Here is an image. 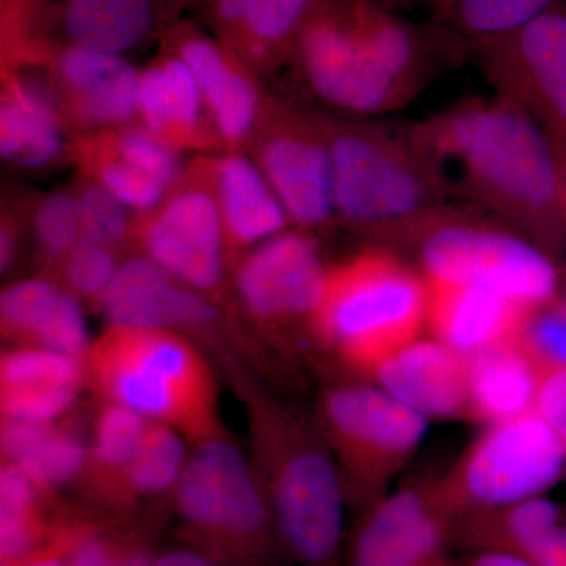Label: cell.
<instances>
[{
  "instance_id": "6da1fadb",
  "label": "cell",
  "mask_w": 566,
  "mask_h": 566,
  "mask_svg": "<svg viewBox=\"0 0 566 566\" xmlns=\"http://www.w3.org/2000/svg\"><path fill=\"white\" fill-rule=\"evenodd\" d=\"M452 196L549 253L566 256L565 170L538 123L501 96L411 126Z\"/></svg>"
},
{
  "instance_id": "7c38bea8",
  "label": "cell",
  "mask_w": 566,
  "mask_h": 566,
  "mask_svg": "<svg viewBox=\"0 0 566 566\" xmlns=\"http://www.w3.org/2000/svg\"><path fill=\"white\" fill-rule=\"evenodd\" d=\"M455 532L439 480L409 483L363 509L345 566H433Z\"/></svg>"
},
{
  "instance_id": "8d00e7d4",
  "label": "cell",
  "mask_w": 566,
  "mask_h": 566,
  "mask_svg": "<svg viewBox=\"0 0 566 566\" xmlns=\"http://www.w3.org/2000/svg\"><path fill=\"white\" fill-rule=\"evenodd\" d=\"M36 240L52 256H69L82 240L80 200L55 192L43 200L33 221Z\"/></svg>"
},
{
  "instance_id": "9a60e30c",
  "label": "cell",
  "mask_w": 566,
  "mask_h": 566,
  "mask_svg": "<svg viewBox=\"0 0 566 566\" xmlns=\"http://www.w3.org/2000/svg\"><path fill=\"white\" fill-rule=\"evenodd\" d=\"M223 222L218 199L202 189L174 196L145 226L150 260L196 292L218 289L223 270Z\"/></svg>"
},
{
  "instance_id": "f6af8a7d",
  "label": "cell",
  "mask_w": 566,
  "mask_h": 566,
  "mask_svg": "<svg viewBox=\"0 0 566 566\" xmlns=\"http://www.w3.org/2000/svg\"><path fill=\"white\" fill-rule=\"evenodd\" d=\"M465 566H536L524 554L501 549L474 551Z\"/></svg>"
},
{
  "instance_id": "8992f818",
  "label": "cell",
  "mask_w": 566,
  "mask_h": 566,
  "mask_svg": "<svg viewBox=\"0 0 566 566\" xmlns=\"http://www.w3.org/2000/svg\"><path fill=\"white\" fill-rule=\"evenodd\" d=\"M428 282L401 253L376 248L329 268L312 338L348 370L370 376L390 354L422 337Z\"/></svg>"
},
{
  "instance_id": "4dcf8cb0",
  "label": "cell",
  "mask_w": 566,
  "mask_h": 566,
  "mask_svg": "<svg viewBox=\"0 0 566 566\" xmlns=\"http://www.w3.org/2000/svg\"><path fill=\"white\" fill-rule=\"evenodd\" d=\"M150 420L125 406L106 403L95 420L92 452L93 474L99 482L103 497L112 502L122 475L139 452Z\"/></svg>"
},
{
  "instance_id": "9c48e42d",
  "label": "cell",
  "mask_w": 566,
  "mask_h": 566,
  "mask_svg": "<svg viewBox=\"0 0 566 566\" xmlns=\"http://www.w3.org/2000/svg\"><path fill=\"white\" fill-rule=\"evenodd\" d=\"M315 420L340 469L348 502L360 510L389 491L428 428L424 417L374 381L326 387Z\"/></svg>"
},
{
  "instance_id": "277c9868",
  "label": "cell",
  "mask_w": 566,
  "mask_h": 566,
  "mask_svg": "<svg viewBox=\"0 0 566 566\" xmlns=\"http://www.w3.org/2000/svg\"><path fill=\"white\" fill-rule=\"evenodd\" d=\"M252 430L282 551L297 566H342L348 497L315 417L259 397Z\"/></svg>"
},
{
  "instance_id": "52a82bcc",
  "label": "cell",
  "mask_w": 566,
  "mask_h": 566,
  "mask_svg": "<svg viewBox=\"0 0 566 566\" xmlns=\"http://www.w3.org/2000/svg\"><path fill=\"white\" fill-rule=\"evenodd\" d=\"M175 504L188 546L221 566H264L282 549L262 479L223 436L188 457Z\"/></svg>"
},
{
  "instance_id": "44dd1931",
  "label": "cell",
  "mask_w": 566,
  "mask_h": 566,
  "mask_svg": "<svg viewBox=\"0 0 566 566\" xmlns=\"http://www.w3.org/2000/svg\"><path fill=\"white\" fill-rule=\"evenodd\" d=\"M57 73L82 120L120 125L137 114L140 74L122 54L73 44L59 55Z\"/></svg>"
},
{
  "instance_id": "d4e9b609",
  "label": "cell",
  "mask_w": 566,
  "mask_h": 566,
  "mask_svg": "<svg viewBox=\"0 0 566 566\" xmlns=\"http://www.w3.org/2000/svg\"><path fill=\"white\" fill-rule=\"evenodd\" d=\"M202 103L199 84L181 57L140 73L137 114L145 129L170 144L196 133L202 118Z\"/></svg>"
},
{
  "instance_id": "7402d4cb",
  "label": "cell",
  "mask_w": 566,
  "mask_h": 566,
  "mask_svg": "<svg viewBox=\"0 0 566 566\" xmlns=\"http://www.w3.org/2000/svg\"><path fill=\"white\" fill-rule=\"evenodd\" d=\"M214 178L223 230L233 243L262 244L285 230L289 214L262 167L230 155L218 163Z\"/></svg>"
},
{
  "instance_id": "d6a6232c",
  "label": "cell",
  "mask_w": 566,
  "mask_h": 566,
  "mask_svg": "<svg viewBox=\"0 0 566 566\" xmlns=\"http://www.w3.org/2000/svg\"><path fill=\"white\" fill-rule=\"evenodd\" d=\"M61 290L43 279H29L9 286L0 297V322L3 335L29 342L40 329Z\"/></svg>"
},
{
  "instance_id": "30bf717a",
  "label": "cell",
  "mask_w": 566,
  "mask_h": 566,
  "mask_svg": "<svg viewBox=\"0 0 566 566\" xmlns=\"http://www.w3.org/2000/svg\"><path fill=\"white\" fill-rule=\"evenodd\" d=\"M566 472V449L536 411L491 424L439 480L457 524L546 495Z\"/></svg>"
},
{
  "instance_id": "b9f144b4",
  "label": "cell",
  "mask_w": 566,
  "mask_h": 566,
  "mask_svg": "<svg viewBox=\"0 0 566 566\" xmlns=\"http://www.w3.org/2000/svg\"><path fill=\"white\" fill-rule=\"evenodd\" d=\"M524 556L536 566H566V520L543 536Z\"/></svg>"
},
{
  "instance_id": "2e32d148",
  "label": "cell",
  "mask_w": 566,
  "mask_h": 566,
  "mask_svg": "<svg viewBox=\"0 0 566 566\" xmlns=\"http://www.w3.org/2000/svg\"><path fill=\"white\" fill-rule=\"evenodd\" d=\"M370 379L427 420L468 419V357L431 335L390 354Z\"/></svg>"
},
{
  "instance_id": "f5cc1de1",
  "label": "cell",
  "mask_w": 566,
  "mask_h": 566,
  "mask_svg": "<svg viewBox=\"0 0 566 566\" xmlns=\"http://www.w3.org/2000/svg\"><path fill=\"white\" fill-rule=\"evenodd\" d=\"M565 182H566V167H565Z\"/></svg>"
},
{
  "instance_id": "d6986e66",
  "label": "cell",
  "mask_w": 566,
  "mask_h": 566,
  "mask_svg": "<svg viewBox=\"0 0 566 566\" xmlns=\"http://www.w3.org/2000/svg\"><path fill=\"white\" fill-rule=\"evenodd\" d=\"M84 360L28 346L3 354L0 363V406L6 420L52 423L76 400Z\"/></svg>"
},
{
  "instance_id": "5bb4252c",
  "label": "cell",
  "mask_w": 566,
  "mask_h": 566,
  "mask_svg": "<svg viewBox=\"0 0 566 566\" xmlns=\"http://www.w3.org/2000/svg\"><path fill=\"white\" fill-rule=\"evenodd\" d=\"M260 167L301 230H322L337 218L327 126L282 118L263 142Z\"/></svg>"
},
{
  "instance_id": "f907efd6",
  "label": "cell",
  "mask_w": 566,
  "mask_h": 566,
  "mask_svg": "<svg viewBox=\"0 0 566 566\" xmlns=\"http://www.w3.org/2000/svg\"><path fill=\"white\" fill-rule=\"evenodd\" d=\"M433 566H449V565H446V564H442V562H439V564H436Z\"/></svg>"
},
{
  "instance_id": "5b68a950",
  "label": "cell",
  "mask_w": 566,
  "mask_h": 566,
  "mask_svg": "<svg viewBox=\"0 0 566 566\" xmlns=\"http://www.w3.org/2000/svg\"><path fill=\"white\" fill-rule=\"evenodd\" d=\"M85 371L106 403L133 409L196 444L223 436L211 368L177 331L109 324L91 345Z\"/></svg>"
},
{
  "instance_id": "e575fe53",
  "label": "cell",
  "mask_w": 566,
  "mask_h": 566,
  "mask_svg": "<svg viewBox=\"0 0 566 566\" xmlns=\"http://www.w3.org/2000/svg\"><path fill=\"white\" fill-rule=\"evenodd\" d=\"M31 344L85 363L92 344H88L87 327L76 294L61 290L54 307L33 335Z\"/></svg>"
},
{
  "instance_id": "7bdbcfd3",
  "label": "cell",
  "mask_w": 566,
  "mask_h": 566,
  "mask_svg": "<svg viewBox=\"0 0 566 566\" xmlns=\"http://www.w3.org/2000/svg\"><path fill=\"white\" fill-rule=\"evenodd\" d=\"M0 566H69L66 564L65 553L57 534H52L50 542L33 551L28 556L13 558V560H3Z\"/></svg>"
},
{
  "instance_id": "ac0fdd59",
  "label": "cell",
  "mask_w": 566,
  "mask_h": 566,
  "mask_svg": "<svg viewBox=\"0 0 566 566\" xmlns=\"http://www.w3.org/2000/svg\"><path fill=\"white\" fill-rule=\"evenodd\" d=\"M427 282V331L463 357L516 338L532 311L480 286Z\"/></svg>"
},
{
  "instance_id": "f546056e",
  "label": "cell",
  "mask_w": 566,
  "mask_h": 566,
  "mask_svg": "<svg viewBox=\"0 0 566 566\" xmlns=\"http://www.w3.org/2000/svg\"><path fill=\"white\" fill-rule=\"evenodd\" d=\"M186 461L182 434L166 424L151 422L139 452L122 475L112 504L123 509L136 499L175 491Z\"/></svg>"
},
{
  "instance_id": "74e56055",
  "label": "cell",
  "mask_w": 566,
  "mask_h": 566,
  "mask_svg": "<svg viewBox=\"0 0 566 566\" xmlns=\"http://www.w3.org/2000/svg\"><path fill=\"white\" fill-rule=\"evenodd\" d=\"M114 150L125 161L169 189L180 174V159L172 144L148 129L132 128L118 134Z\"/></svg>"
},
{
  "instance_id": "7a4b0ae2",
  "label": "cell",
  "mask_w": 566,
  "mask_h": 566,
  "mask_svg": "<svg viewBox=\"0 0 566 566\" xmlns=\"http://www.w3.org/2000/svg\"><path fill=\"white\" fill-rule=\"evenodd\" d=\"M294 52L322 102L378 117L408 106L465 48L449 25L417 24L378 0H323Z\"/></svg>"
},
{
  "instance_id": "ffe728a7",
  "label": "cell",
  "mask_w": 566,
  "mask_h": 566,
  "mask_svg": "<svg viewBox=\"0 0 566 566\" xmlns=\"http://www.w3.org/2000/svg\"><path fill=\"white\" fill-rule=\"evenodd\" d=\"M543 378L517 337L468 357V419L491 427L535 411Z\"/></svg>"
},
{
  "instance_id": "ee69618b",
  "label": "cell",
  "mask_w": 566,
  "mask_h": 566,
  "mask_svg": "<svg viewBox=\"0 0 566 566\" xmlns=\"http://www.w3.org/2000/svg\"><path fill=\"white\" fill-rule=\"evenodd\" d=\"M155 566H221L192 546L175 547L156 556Z\"/></svg>"
},
{
  "instance_id": "f1b7e54d",
  "label": "cell",
  "mask_w": 566,
  "mask_h": 566,
  "mask_svg": "<svg viewBox=\"0 0 566 566\" xmlns=\"http://www.w3.org/2000/svg\"><path fill=\"white\" fill-rule=\"evenodd\" d=\"M151 0H66L63 28L74 44L122 54L151 22Z\"/></svg>"
},
{
  "instance_id": "d590c367",
  "label": "cell",
  "mask_w": 566,
  "mask_h": 566,
  "mask_svg": "<svg viewBox=\"0 0 566 566\" xmlns=\"http://www.w3.org/2000/svg\"><path fill=\"white\" fill-rule=\"evenodd\" d=\"M98 185L117 197L132 210L148 211L161 203L167 189L147 174L125 161L115 150L107 151L96 163Z\"/></svg>"
},
{
  "instance_id": "1f68e13d",
  "label": "cell",
  "mask_w": 566,
  "mask_h": 566,
  "mask_svg": "<svg viewBox=\"0 0 566 566\" xmlns=\"http://www.w3.org/2000/svg\"><path fill=\"white\" fill-rule=\"evenodd\" d=\"M323 0H252L243 24L249 35L268 51L296 48L305 25Z\"/></svg>"
},
{
  "instance_id": "ab89813d",
  "label": "cell",
  "mask_w": 566,
  "mask_h": 566,
  "mask_svg": "<svg viewBox=\"0 0 566 566\" xmlns=\"http://www.w3.org/2000/svg\"><path fill=\"white\" fill-rule=\"evenodd\" d=\"M112 249L82 238L66 256V279L74 294L102 300L118 271Z\"/></svg>"
},
{
  "instance_id": "681fc988",
  "label": "cell",
  "mask_w": 566,
  "mask_h": 566,
  "mask_svg": "<svg viewBox=\"0 0 566 566\" xmlns=\"http://www.w3.org/2000/svg\"><path fill=\"white\" fill-rule=\"evenodd\" d=\"M378 2H381L382 6L389 7V9H392L394 6H397L398 2H401V0H378Z\"/></svg>"
},
{
  "instance_id": "60d3db41",
  "label": "cell",
  "mask_w": 566,
  "mask_h": 566,
  "mask_svg": "<svg viewBox=\"0 0 566 566\" xmlns=\"http://www.w3.org/2000/svg\"><path fill=\"white\" fill-rule=\"evenodd\" d=\"M535 411L553 428L566 449V370L545 374Z\"/></svg>"
},
{
  "instance_id": "c3c4849f",
  "label": "cell",
  "mask_w": 566,
  "mask_h": 566,
  "mask_svg": "<svg viewBox=\"0 0 566 566\" xmlns=\"http://www.w3.org/2000/svg\"><path fill=\"white\" fill-rule=\"evenodd\" d=\"M424 3H427L428 7H430L431 10H433L434 17L439 13L447 3L452 2V0H423Z\"/></svg>"
},
{
  "instance_id": "7dc6e473",
  "label": "cell",
  "mask_w": 566,
  "mask_h": 566,
  "mask_svg": "<svg viewBox=\"0 0 566 566\" xmlns=\"http://www.w3.org/2000/svg\"><path fill=\"white\" fill-rule=\"evenodd\" d=\"M0 251H2V268H6L10 263L11 253H13V237L10 232H6V229L2 232V248H0Z\"/></svg>"
},
{
  "instance_id": "4316f807",
  "label": "cell",
  "mask_w": 566,
  "mask_h": 566,
  "mask_svg": "<svg viewBox=\"0 0 566 566\" xmlns=\"http://www.w3.org/2000/svg\"><path fill=\"white\" fill-rule=\"evenodd\" d=\"M566 520V510L547 495L469 516L457 524L455 539L471 549H501L527 554Z\"/></svg>"
},
{
  "instance_id": "e0dca14e",
  "label": "cell",
  "mask_w": 566,
  "mask_h": 566,
  "mask_svg": "<svg viewBox=\"0 0 566 566\" xmlns=\"http://www.w3.org/2000/svg\"><path fill=\"white\" fill-rule=\"evenodd\" d=\"M111 324L151 329H200L214 311L191 286L150 259L122 264L98 301Z\"/></svg>"
},
{
  "instance_id": "836d02e7",
  "label": "cell",
  "mask_w": 566,
  "mask_h": 566,
  "mask_svg": "<svg viewBox=\"0 0 566 566\" xmlns=\"http://www.w3.org/2000/svg\"><path fill=\"white\" fill-rule=\"evenodd\" d=\"M517 340L545 374L566 370V297L532 308Z\"/></svg>"
},
{
  "instance_id": "8fae6325",
  "label": "cell",
  "mask_w": 566,
  "mask_h": 566,
  "mask_svg": "<svg viewBox=\"0 0 566 566\" xmlns=\"http://www.w3.org/2000/svg\"><path fill=\"white\" fill-rule=\"evenodd\" d=\"M469 54L495 96L527 112L566 167V3L523 28L469 41Z\"/></svg>"
},
{
  "instance_id": "ba28073f",
  "label": "cell",
  "mask_w": 566,
  "mask_h": 566,
  "mask_svg": "<svg viewBox=\"0 0 566 566\" xmlns=\"http://www.w3.org/2000/svg\"><path fill=\"white\" fill-rule=\"evenodd\" d=\"M424 279L480 286L526 308L562 296L560 263L493 219L450 207L405 249Z\"/></svg>"
},
{
  "instance_id": "cb8c5ba5",
  "label": "cell",
  "mask_w": 566,
  "mask_h": 566,
  "mask_svg": "<svg viewBox=\"0 0 566 566\" xmlns=\"http://www.w3.org/2000/svg\"><path fill=\"white\" fill-rule=\"evenodd\" d=\"M180 57L191 69L223 139L232 144L244 139L259 117L260 98L255 85L233 70L211 41L199 36L186 41Z\"/></svg>"
},
{
  "instance_id": "603a6c76",
  "label": "cell",
  "mask_w": 566,
  "mask_h": 566,
  "mask_svg": "<svg viewBox=\"0 0 566 566\" xmlns=\"http://www.w3.org/2000/svg\"><path fill=\"white\" fill-rule=\"evenodd\" d=\"M62 126L48 93L36 82L10 80L0 106V153L7 161L40 169L59 158Z\"/></svg>"
},
{
  "instance_id": "bcb514c9",
  "label": "cell",
  "mask_w": 566,
  "mask_h": 566,
  "mask_svg": "<svg viewBox=\"0 0 566 566\" xmlns=\"http://www.w3.org/2000/svg\"><path fill=\"white\" fill-rule=\"evenodd\" d=\"M252 0H218V11L223 21L243 22Z\"/></svg>"
},
{
  "instance_id": "f35d334b",
  "label": "cell",
  "mask_w": 566,
  "mask_h": 566,
  "mask_svg": "<svg viewBox=\"0 0 566 566\" xmlns=\"http://www.w3.org/2000/svg\"><path fill=\"white\" fill-rule=\"evenodd\" d=\"M80 200L82 238L107 248L125 240L129 229L128 207L102 185L88 186Z\"/></svg>"
},
{
  "instance_id": "83f0119b",
  "label": "cell",
  "mask_w": 566,
  "mask_h": 566,
  "mask_svg": "<svg viewBox=\"0 0 566 566\" xmlns=\"http://www.w3.org/2000/svg\"><path fill=\"white\" fill-rule=\"evenodd\" d=\"M48 493L17 464L0 474V560L28 556L50 542L59 515H50Z\"/></svg>"
},
{
  "instance_id": "816d5d0a",
  "label": "cell",
  "mask_w": 566,
  "mask_h": 566,
  "mask_svg": "<svg viewBox=\"0 0 566 566\" xmlns=\"http://www.w3.org/2000/svg\"><path fill=\"white\" fill-rule=\"evenodd\" d=\"M564 286H565V293H564V296L566 297V281L564 283Z\"/></svg>"
},
{
  "instance_id": "3957f363",
  "label": "cell",
  "mask_w": 566,
  "mask_h": 566,
  "mask_svg": "<svg viewBox=\"0 0 566 566\" xmlns=\"http://www.w3.org/2000/svg\"><path fill=\"white\" fill-rule=\"evenodd\" d=\"M334 164L335 212L381 248L405 251L452 193L411 126L376 123L327 126Z\"/></svg>"
},
{
  "instance_id": "4fadbf2b",
  "label": "cell",
  "mask_w": 566,
  "mask_h": 566,
  "mask_svg": "<svg viewBox=\"0 0 566 566\" xmlns=\"http://www.w3.org/2000/svg\"><path fill=\"white\" fill-rule=\"evenodd\" d=\"M329 268L324 266L314 238L282 232L259 244L237 274L238 293L249 314L271 327L312 323L326 293Z\"/></svg>"
},
{
  "instance_id": "484cf974",
  "label": "cell",
  "mask_w": 566,
  "mask_h": 566,
  "mask_svg": "<svg viewBox=\"0 0 566 566\" xmlns=\"http://www.w3.org/2000/svg\"><path fill=\"white\" fill-rule=\"evenodd\" d=\"M2 453L44 493L74 479L87 465L88 452L74 436L52 423L2 422Z\"/></svg>"
}]
</instances>
